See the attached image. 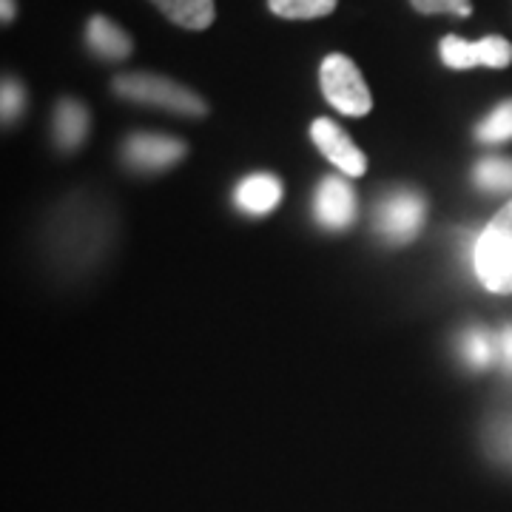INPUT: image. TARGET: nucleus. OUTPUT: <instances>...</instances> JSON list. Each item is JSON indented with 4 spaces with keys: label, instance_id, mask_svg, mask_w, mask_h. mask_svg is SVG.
I'll use <instances>...</instances> for the list:
<instances>
[{
    "label": "nucleus",
    "instance_id": "1",
    "mask_svg": "<svg viewBox=\"0 0 512 512\" xmlns=\"http://www.w3.org/2000/svg\"><path fill=\"white\" fill-rule=\"evenodd\" d=\"M473 271L490 293H512V200L478 234Z\"/></svg>",
    "mask_w": 512,
    "mask_h": 512
},
{
    "label": "nucleus",
    "instance_id": "2",
    "mask_svg": "<svg viewBox=\"0 0 512 512\" xmlns=\"http://www.w3.org/2000/svg\"><path fill=\"white\" fill-rule=\"evenodd\" d=\"M114 94L140 103V106H154V109L174 111V114H185V117H202L208 106L200 94L185 89L183 83L163 77V74L151 72H128L114 77Z\"/></svg>",
    "mask_w": 512,
    "mask_h": 512
},
{
    "label": "nucleus",
    "instance_id": "3",
    "mask_svg": "<svg viewBox=\"0 0 512 512\" xmlns=\"http://www.w3.org/2000/svg\"><path fill=\"white\" fill-rule=\"evenodd\" d=\"M322 94L330 106L348 117H365L373 109V97L367 89L359 66L348 55H328L319 69Z\"/></svg>",
    "mask_w": 512,
    "mask_h": 512
},
{
    "label": "nucleus",
    "instance_id": "4",
    "mask_svg": "<svg viewBox=\"0 0 512 512\" xmlns=\"http://www.w3.org/2000/svg\"><path fill=\"white\" fill-rule=\"evenodd\" d=\"M424 214H427V202L419 191L396 188L387 197H382L379 208L373 211V222H376L379 237L393 245H402V242L419 237Z\"/></svg>",
    "mask_w": 512,
    "mask_h": 512
},
{
    "label": "nucleus",
    "instance_id": "5",
    "mask_svg": "<svg viewBox=\"0 0 512 512\" xmlns=\"http://www.w3.org/2000/svg\"><path fill=\"white\" fill-rule=\"evenodd\" d=\"M439 55L444 66L456 69V72H467V69H507L512 63V43L507 37L490 35L481 40H464L458 35L441 37Z\"/></svg>",
    "mask_w": 512,
    "mask_h": 512
},
{
    "label": "nucleus",
    "instance_id": "6",
    "mask_svg": "<svg viewBox=\"0 0 512 512\" xmlns=\"http://www.w3.org/2000/svg\"><path fill=\"white\" fill-rule=\"evenodd\" d=\"M311 140L316 143V148L325 154V160H330L342 174H348V177H362L367 171V157L362 154V148L356 146L348 134L336 126L330 117L313 120Z\"/></svg>",
    "mask_w": 512,
    "mask_h": 512
},
{
    "label": "nucleus",
    "instance_id": "7",
    "mask_svg": "<svg viewBox=\"0 0 512 512\" xmlns=\"http://www.w3.org/2000/svg\"><path fill=\"white\" fill-rule=\"evenodd\" d=\"M185 151L188 148L177 137L137 131V134H131L123 143V160L131 168H140V171H160V168L180 163L185 157Z\"/></svg>",
    "mask_w": 512,
    "mask_h": 512
},
{
    "label": "nucleus",
    "instance_id": "8",
    "mask_svg": "<svg viewBox=\"0 0 512 512\" xmlns=\"http://www.w3.org/2000/svg\"><path fill=\"white\" fill-rule=\"evenodd\" d=\"M313 214L322 228L328 231H345L356 220V191L342 177H328L316 188L313 197Z\"/></svg>",
    "mask_w": 512,
    "mask_h": 512
},
{
    "label": "nucleus",
    "instance_id": "9",
    "mask_svg": "<svg viewBox=\"0 0 512 512\" xmlns=\"http://www.w3.org/2000/svg\"><path fill=\"white\" fill-rule=\"evenodd\" d=\"M86 46L92 49L94 55L100 60H126L131 52H134V43H131V35L126 29H120L117 23L106 15H94L89 23H86Z\"/></svg>",
    "mask_w": 512,
    "mask_h": 512
},
{
    "label": "nucleus",
    "instance_id": "10",
    "mask_svg": "<svg viewBox=\"0 0 512 512\" xmlns=\"http://www.w3.org/2000/svg\"><path fill=\"white\" fill-rule=\"evenodd\" d=\"M237 208L251 214V217H262L271 214L279 200H282V183L274 174H251L237 185Z\"/></svg>",
    "mask_w": 512,
    "mask_h": 512
},
{
    "label": "nucleus",
    "instance_id": "11",
    "mask_svg": "<svg viewBox=\"0 0 512 512\" xmlns=\"http://www.w3.org/2000/svg\"><path fill=\"white\" fill-rule=\"evenodd\" d=\"M89 134V109L72 97H63L55 109V143L63 151L77 148Z\"/></svg>",
    "mask_w": 512,
    "mask_h": 512
},
{
    "label": "nucleus",
    "instance_id": "12",
    "mask_svg": "<svg viewBox=\"0 0 512 512\" xmlns=\"http://www.w3.org/2000/svg\"><path fill=\"white\" fill-rule=\"evenodd\" d=\"M165 18L183 29L191 32H202L208 29L214 18H217V6L214 0H151Z\"/></svg>",
    "mask_w": 512,
    "mask_h": 512
},
{
    "label": "nucleus",
    "instance_id": "13",
    "mask_svg": "<svg viewBox=\"0 0 512 512\" xmlns=\"http://www.w3.org/2000/svg\"><path fill=\"white\" fill-rule=\"evenodd\" d=\"M461 356L473 370H484L490 367L501 356L498 348V336L490 333L487 328H470L461 339Z\"/></svg>",
    "mask_w": 512,
    "mask_h": 512
},
{
    "label": "nucleus",
    "instance_id": "14",
    "mask_svg": "<svg viewBox=\"0 0 512 512\" xmlns=\"http://www.w3.org/2000/svg\"><path fill=\"white\" fill-rule=\"evenodd\" d=\"M473 183L481 191L507 194L512 191V157H484L473 168Z\"/></svg>",
    "mask_w": 512,
    "mask_h": 512
},
{
    "label": "nucleus",
    "instance_id": "15",
    "mask_svg": "<svg viewBox=\"0 0 512 512\" xmlns=\"http://www.w3.org/2000/svg\"><path fill=\"white\" fill-rule=\"evenodd\" d=\"M339 0H268V9L276 18L285 20H316L328 18Z\"/></svg>",
    "mask_w": 512,
    "mask_h": 512
},
{
    "label": "nucleus",
    "instance_id": "16",
    "mask_svg": "<svg viewBox=\"0 0 512 512\" xmlns=\"http://www.w3.org/2000/svg\"><path fill=\"white\" fill-rule=\"evenodd\" d=\"M476 137L481 143H507L512 140V100H504L495 106L476 128Z\"/></svg>",
    "mask_w": 512,
    "mask_h": 512
},
{
    "label": "nucleus",
    "instance_id": "17",
    "mask_svg": "<svg viewBox=\"0 0 512 512\" xmlns=\"http://www.w3.org/2000/svg\"><path fill=\"white\" fill-rule=\"evenodd\" d=\"M410 3L421 15H456V18H470L473 15L470 0H410Z\"/></svg>",
    "mask_w": 512,
    "mask_h": 512
},
{
    "label": "nucleus",
    "instance_id": "18",
    "mask_svg": "<svg viewBox=\"0 0 512 512\" xmlns=\"http://www.w3.org/2000/svg\"><path fill=\"white\" fill-rule=\"evenodd\" d=\"M0 100H3V123H12V120H18L23 109H26V89L20 86V80H12V77H6L3 80V92H0Z\"/></svg>",
    "mask_w": 512,
    "mask_h": 512
},
{
    "label": "nucleus",
    "instance_id": "19",
    "mask_svg": "<svg viewBox=\"0 0 512 512\" xmlns=\"http://www.w3.org/2000/svg\"><path fill=\"white\" fill-rule=\"evenodd\" d=\"M498 348H501V362L512 373V325L498 333Z\"/></svg>",
    "mask_w": 512,
    "mask_h": 512
},
{
    "label": "nucleus",
    "instance_id": "20",
    "mask_svg": "<svg viewBox=\"0 0 512 512\" xmlns=\"http://www.w3.org/2000/svg\"><path fill=\"white\" fill-rule=\"evenodd\" d=\"M15 12H18V9H15V0H0V20H3L6 26L15 20Z\"/></svg>",
    "mask_w": 512,
    "mask_h": 512
},
{
    "label": "nucleus",
    "instance_id": "21",
    "mask_svg": "<svg viewBox=\"0 0 512 512\" xmlns=\"http://www.w3.org/2000/svg\"><path fill=\"white\" fill-rule=\"evenodd\" d=\"M501 439H504V447L512 453V421L504 427V430H501Z\"/></svg>",
    "mask_w": 512,
    "mask_h": 512
}]
</instances>
